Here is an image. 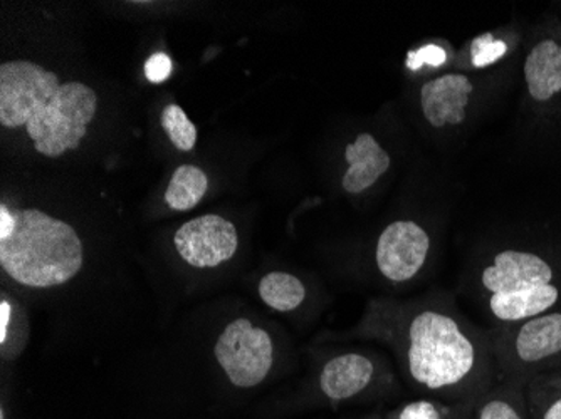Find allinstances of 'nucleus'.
<instances>
[{"label":"nucleus","mask_w":561,"mask_h":419,"mask_svg":"<svg viewBox=\"0 0 561 419\" xmlns=\"http://www.w3.org/2000/svg\"><path fill=\"white\" fill-rule=\"evenodd\" d=\"M355 334L390 348L400 376L421 396L468 401L497 381L490 330L472 324L444 292L374 299Z\"/></svg>","instance_id":"f257e3e1"},{"label":"nucleus","mask_w":561,"mask_h":419,"mask_svg":"<svg viewBox=\"0 0 561 419\" xmlns=\"http://www.w3.org/2000/svg\"><path fill=\"white\" fill-rule=\"evenodd\" d=\"M96 109V93L88 84H61L56 72L24 59L0 66V123L25 128L47 159L78 150Z\"/></svg>","instance_id":"f03ea898"},{"label":"nucleus","mask_w":561,"mask_h":419,"mask_svg":"<svg viewBox=\"0 0 561 419\" xmlns=\"http://www.w3.org/2000/svg\"><path fill=\"white\" fill-rule=\"evenodd\" d=\"M462 291L478 302L491 327L561 309V251L535 245L486 248L465 273Z\"/></svg>","instance_id":"7ed1b4c3"},{"label":"nucleus","mask_w":561,"mask_h":419,"mask_svg":"<svg viewBox=\"0 0 561 419\" xmlns=\"http://www.w3.org/2000/svg\"><path fill=\"white\" fill-rule=\"evenodd\" d=\"M83 261V242L65 220L36 208L0 207V267L19 286H62L81 272Z\"/></svg>","instance_id":"20e7f679"},{"label":"nucleus","mask_w":561,"mask_h":419,"mask_svg":"<svg viewBox=\"0 0 561 419\" xmlns=\"http://www.w3.org/2000/svg\"><path fill=\"white\" fill-rule=\"evenodd\" d=\"M490 75L447 71L414 84V116L422 131L453 140L468 131L486 100Z\"/></svg>","instance_id":"39448f33"},{"label":"nucleus","mask_w":561,"mask_h":419,"mask_svg":"<svg viewBox=\"0 0 561 419\" xmlns=\"http://www.w3.org/2000/svg\"><path fill=\"white\" fill-rule=\"evenodd\" d=\"M497 380L529 381L561 370V309L504 327H488Z\"/></svg>","instance_id":"423d86ee"},{"label":"nucleus","mask_w":561,"mask_h":419,"mask_svg":"<svg viewBox=\"0 0 561 419\" xmlns=\"http://www.w3.org/2000/svg\"><path fill=\"white\" fill-rule=\"evenodd\" d=\"M399 377L389 361L362 351L331 354L314 374L308 399L314 405L336 406L378 401L399 396Z\"/></svg>","instance_id":"0eeeda50"},{"label":"nucleus","mask_w":561,"mask_h":419,"mask_svg":"<svg viewBox=\"0 0 561 419\" xmlns=\"http://www.w3.org/2000/svg\"><path fill=\"white\" fill-rule=\"evenodd\" d=\"M437 251L439 235L431 223L417 217L393 220L375 242V272L396 289L415 286L434 266Z\"/></svg>","instance_id":"6e6552de"},{"label":"nucleus","mask_w":561,"mask_h":419,"mask_svg":"<svg viewBox=\"0 0 561 419\" xmlns=\"http://www.w3.org/2000/svg\"><path fill=\"white\" fill-rule=\"evenodd\" d=\"M214 354L232 386L244 391L263 386L279 364L277 340L249 317H238L224 327Z\"/></svg>","instance_id":"1a4fd4ad"},{"label":"nucleus","mask_w":561,"mask_h":419,"mask_svg":"<svg viewBox=\"0 0 561 419\" xmlns=\"http://www.w3.org/2000/svg\"><path fill=\"white\" fill-rule=\"evenodd\" d=\"M173 245L188 266L216 269L234 257L239 248V233L229 220L204 216L188 220L176 230Z\"/></svg>","instance_id":"9d476101"},{"label":"nucleus","mask_w":561,"mask_h":419,"mask_svg":"<svg viewBox=\"0 0 561 419\" xmlns=\"http://www.w3.org/2000/svg\"><path fill=\"white\" fill-rule=\"evenodd\" d=\"M526 93L535 104H550L561 96V27L547 25L526 50L523 62Z\"/></svg>","instance_id":"9b49d317"},{"label":"nucleus","mask_w":561,"mask_h":419,"mask_svg":"<svg viewBox=\"0 0 561 419\" xmlns=\"http://www.w3.org/2000/svg\"><path fill=\"white\" fill-rule=\"evenodd\" d=\"M346 170L342 176L345 194H367L392 170V153L375 135L360 133L343 151Z\"/></svg>","instance_id":"f8f14e48"},{"label":"nucleus","mask_w":561,"mask_h":419,"mask_svg":"<svg viewBox=\"0 0 561 419\" xmlns=\"http://www.w3.org/2000/svg\"><path fill=\"white\" fill-rule=\"evenodd\" d=\"M516 36L512 31H486L466 40L457 47L454 71L471 72V74H490L494 68L506 61L516 47Z\"/></svg>","instance_id":"ddd939ff"},{"label":"nucleus","mask_w":561,"mask_h":419,"mask_svg":"<svg viewBox=\"0 0 561 419\" xmlns=\"http://www.w3.org/2000/svg\"><path fill=\"white\" fill-rule=\"evenodd\" d=\"M528 381L497 380L476 401L471 419H531L526 401Z\"/></svg>","instance_id":"4468645a"},{"label":"nucleus","mask_w":561,"mask_h":419,"mask_svg":"<svg viewBox=\"0 0 561 419\" xmlns=\"http://www.w3.org/2000/svg\"><path fill=\"white\" fill-rule=\"evenodd\" d=\"M457 49L443 37H428L419 40L407 50L403 58V72L414 84L424 83L444 72L453 71Z\"/></svg>","instance_id":"2eb2a0df"},{"label":"nucleus","mask_w":561,"mask_h":419,"mask_svg":"<svg viewBox=\"0 0 561 419\" xmlns=\"http://www.w3.org/2000/svg\"><path fill=\"white\" fill-rule=\"evenodd\" d=\"M257 294L264 305L279 314H293L308 301V287L296 273L273 270L257 283Z\"/></svg>","instance_id":"dca6fc26"},{"label":"nucleus","mask_w":561,"mask_h":419,"mask_svg":"<svg viewBox=\"0 0 561 419\" xmlns=\"http://www.w3.org/2000/svg\"><path fill=\"white\" fill-rule=\"evenodd\" d=\"M476 401L478 398L468 401H444L421 396L383 412V419H471Z\"/></svg>","instance_id":"f3484780"},{"label":"nucleus","mask_w":561,"mask_h":419,"mask_svg":"<svg viewBox=\"0 0 561 419\" xmlns=\"http://www.w3.org/2000/svg\"><path fill=\"white\" fill-rule=\"evenodd\" d=\"M207 187L209 179L201 168L194 165L179 166L165 191L167 205L176 212H187L201 203Z\"/></svg>","instance_id":"a211bd4d"},{"label":"nucleus","mask_w":561,"mask_h":419,"mask_svg":"<svg viewBox=\"0 0 561 419\" xmlns=\"http://www.w3.org/2000/svg\"><path fill=\"white\" fill-rule=\"evenodd\" d=\"M529 418L561 419V386L547 374L531 377L526 384Z\"/></svg>","instance_id":"6ab92c4d"},{"label":"nucleus","mask_w":561,"mask_h":419,"mask_svg":"<svg viewBox=\"0 0 561 419\" xmlns=\"http://www.w3.org/2000/svg\"><path fill=\"white\" fill-rule=\"evenodd\" d=\"M162 126L176 150H194L197 143V128L179 104H169L163 109Z\"/></svg>","instance_id":"aec40b11"},{"label":"nucleus","mask_w":561,"mask_h":419,"mask_svg":"<svg viewBox=\"0 0 561 419\" xmlns=\"http://www.w3.org/2000/svg\"><path fill=\"white\" fill-rule=\"evenodd\" d=\"M172 69V59L165 53H157L145 65V75L150 83L159 84L169 80Z\"/></svg>","instance_id":"412c9836"},{"label":"nucleus","mask_w":561,"mask_h":419,"mask_svg":"<svg viewBox=\"0 0 561 419\" xmlns=\"http://www.w3.org/2000/svg\"><path fill=\"white\" fill-rule=\"evenodd\" d=\"M548 377H550L551 381H554V383L560 384L561 386V370L553 371V373H548Z\"/></svg>","instance_id":"4be33fe9"},{"label":"nucleus","mask_w":561,"mask_h":419,"mask_svg":"<svg viewBox=\"0 0 561 419\" xmlns=\"http://www.w3.org/2000/svg\"><path fill=\"white\" fill-rule=\"evenodd\" d=\"M358 419H383V412H371V415L364 416V418Z\"/></svg>","instance_id":"5701e85b"}]
</instances>
